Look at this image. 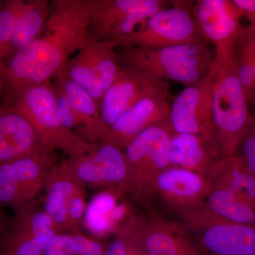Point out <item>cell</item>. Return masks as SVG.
<instances>
[{
  "label": "cell",
  "instance_id": "1",
  "mask_svg": "<svg viewBox=\"0 0 255 255\" xmlns=\"http://www.w3.org/2000/svg\"><path fill=\"white\" fill-rule=\"evenodd\" d=\"M98 0H53L41 34L24 49L0 60L1 90L50 81L86 39Z\"/></svg>",
  "mask_w": 255,
  "mask_h": 255
},
{
  "label": "cell",
  "instance_id": "2",
  "mask_svg": "<svg viewBox=\"0 0 255 255\" xmlns=\"http://www.w3.org/2000/svg\"><path fill=\"white\" fill-rule=\"evenodd\" d=\"M213 120L220 157L237 155L253 117L236 71L234 51L216 54L209 74Z\"/></svg>",
  "mask_w": 255,
  "mask_h": 255
},
{
  "label": "cell",
  "instance_id": "3",
  "mask_svg": "<svg viewBox=\"0 0 255 255\" xmlns=\"http://www.w3.org/2000/svg\"><path fill=\"white\" fill-rule=\"evenodd\" d=\"M1 105L25 117L33 126L43 145L63 151L70 157L88 153L99 143L85 140L75 132L67 130L60 124L57 113L55 89L50 81L22 85L3 91Z\"/></svg>",
  "mask_w": 255,
  "mask_h": 255
},
{
  "label": "cell",
  "instance_id": "4",
  "mask_svg": "<svg viewBox=\"0 0 255 255\" xmlns=\"http://www.w3.org/2000/svg\"><path fill=\"white\" fill-rule=\"evenodd\" d=\"M117 53L123 68L135 69L162 81L186 87L209 75L216 55L206 40L157 48L119 46Z\"/></svg>",
  "mask_w": 255,
  "mask_h": 255
},
{
  "label": "cell",
  "instance_id": "5",
  "mask_svg": "<svg viewBox=\"0 0 255 255\" xmlns=\"http://www.w3.org/2000/svg\"><path fill=\"white\" fill-rule=\"evenodd\" d=\"M170 123L159 124L139 134L124 149L128 167V187L137 200L155 195L156 180L171 167L169 152L173 133Z\"/></svg>",
  "mask_w": 255,
  "mask_h": 255
},
{
  "label": "cell",
  "instance_id": "6",
  "mask_svg": "<svg viewBox=\"0 0 255 255\" xmlns=\"http://www.w3.org/2000/svg\"><path fill=\"white\" fill-rule=\"evenodd\" d=\"M181 217L208 255H255V226L223 219L205 202Z\"/></svg>",
  "mask_w": 255,
  "mask_h": 255
},
{
  "label": "cell",
  "instance_id": "7",
  "mask_svg": "<svg viewBox=\"0 0 255 255\" xmlns=\"http://www.w3.org/2000/svg\"><path fill=\"white\" fill-rule=\"evenodd\" d=\"M171 2L172 7L159 10L147 18L131 35L121 41L119 46L157 48L206 40L199 31L193 16L195 1Z\"/></svg>",
  "mask_w": 255,
  "mask_h": 255
},
{
  "label": "cell",
  "instance_id": "8",
  "mask_svg": "<svg viewBox=\"0 0 255 255\" xmlns=\"http://www.w3.org/2000/svg\"><path fill=\"white\" fill-rule=\"evenodd\" d=\"M165 0H98L90 18L87 36L119 44L159 10Z\"/></svg>",
  "mask_w": 255,
  "mask_h": 255
},
{
  "label": "cell",
  "instance_id": "9",
  "mask_svg": "<svg viewBox=\"0 0 255 255\" xmlns=\"http://www.w3.org/2000/svg\"><path fill=\"white\" fill-rule=\"evenodd\" d=\"M69 169L80 182L92 187H105L120 195L128 187V167L124 149L100 142L84 155L66 159Z\"/></svg>",
  "mask_w": 255,
  "mask_h": 255
},
{
  "label": "cell",
  "instance_id": "10",
  "mask_svg": "<svg viewBox=\"0 0 255 255\" xmlns=\"http://www.w3.org/2000/svg\"><path fill=\"white\" fill-rule=\"evenodd\" d=\"M169 123L174 132L198 135L219 150L209 75L178 94L170 107Z\"/></svg>",
  "mask_w": 255,
  "mask_h": 255
},
{
  "label": "cell",
  "instance_id": "11",
  "mask_svg": "<svg viewBox=\"0 0 255 255\" xmlns=\"http://www.w3.org/2000/svg\"><path fill=\"white\" fill-rule=\"evenodd\" d=\"M192 13L201 35L216 46V54L234 51L244 26L233 0H199Z\"/></svg>",
  "mask_w": 255,
  "mask_h": 255
},
{
  "label": "cell",
  "instance_id": "12",
  "mask_svg": "<svg viewBox=\"0 0 255 255\" xmlns=\"http://www.w3.org/2000/svg\"><path fill=\"white\" fill-rule=\"evenodd\" d=\"M168 82L135 70L123 68L105 92L100 105L104 122L109 127L137 102L157 92L169 91Z\"/></svg>",
  "mask_w": 255,
  "mask_h": 255
},
{
  "label": "cell",
  "instance_id": "13",
  "mask_svg": "<svg viewBox=\"0 0 255 255\" xmlns=\"http://www.w3.org/2000/svg\"><path fill=\"white\" fill-rule=\"evenodd\" d=\"M169 91L157 92L137 102L110 127L106 143L124 149L149 128L169 123Z\"/></svg>",
  "mask_w": 255,
  "mask_h": 255
},
{
  "label": "cell",
  "instance_id": "14",
  "mask_svg": "<svg viewBox=\"0 0 255 255\" xmlns=\"http://www.w3.org/2000/svg\"><path fill=\"white\" fill-rule=\"evenodd\" d=\"M209 191L205 177L176 167H169L159 174L155 187V195L180 216L204 204Z\"/></svg>",
  "mask_w": 255,
  "mask_h": 255
},
{
  "label": "cell",
  "instance_id": "15",
  "mask_svg": "<svg viewBox=\"0 0 255 255\" xmlns=\"http://www.w3.org/2000/svg\"><path fill=\"white\" fill-rule=\"evenodd\" d=\"M48 148L27 119L15 111L0 107V164L11 162Z\"/></svg>",
  "mask_w": 255,
  "mask_h": 255
},
{
  "label": "cell",
  "instance_id": "16",
  "mask_svg": "<svg viewBox=\"0 0 255 255\" xmlns=\"http://www.w3.org/2000/svg\"><path fill=\"white\" fill-rule=\"evenodd\" d=\"M206 178L209 187L231 191L255 209V174L248 168L239 155L216 159Z\"/></svg>",
  "mask_w": 255,
  "mask_h": 255
},
{
  "label": "cell",
  "instance_id": "17",
  "mask_svg": "<svg viewBox=\"0 0 255 255\" xmlns=\"http://www.w3.org/2000/svg\"><path fill=\"white\" fill-rule=\"evenodd\" d=\"M83 184L70 172L66 159L50 169L44 188V211L53 220L58 233L68 231V201Z\"/></svg>",
  "mask_w": 255,
  "mask_h": 255
},
{
  "label": "cell",
  "instance_id": "18",
  "mask_svg": "<svg viewBox=\"0 0 255 255\" xmlns=\"http://www.w3.org/2000/svg\"><path fill=\"white\" fill-rule=\"evenodd\" d=\"M219 157L217 147L200 136L174 132L172 134L169 152L171 167L187 169L206 177L211 164Z\"/></svg>",
  "mask_w": 255,
  "mask_h": 255
},
{
  "label": "cell",
  "instance_id": "19",
  "mask_svg": "<svg viewBox=\"0 0 255 255\" xmlns=\"http://www.w3.org/2000/svg\"><path fill=\"white\" fill-rule=\"evenodd\" d=\"M55 77L63 84L64 90L81 120L82 137L95 143L105 141L110 127L104 122L100 106L95 99L83 87L69 78L64 69Z\"/></svg>",
  "mask_w": 255,
  "mask_h": 255
},
{
  "label": "cell",
  "instance_id": "20",
  "mask_svg": "<svg viewBox=\"0 0 255 255\" xmlns=\"http://www.w3.org/2000/svg\"><path fill=\"white\" fill-rule=\"evenodd\" d=\"M55 150L46 148L10 162L25 204L44 189L50 169L58 163Z\"/></svg>",
  "mask_w": 255,
  "mask_h": 255
},
{
  "label": "cell",
  "instance_id": "21",
  "mask_svg": "<svg viewBox=\"0 0 255 255\" xmlns=\"http://www.w3.org/2000/svg\"><path fill=\"white\" fill-rule=\"evenodd\" d=\"M118 46L116 42L99 41L87 36L76 53L96 74L105 92L122 68L117 53Z\"/></svg>",
  "mask_w": 255,
  "mask_h": 255
},
{
  "label": "cell",
  "instance_id": "22",
  "mask_svg": "<svg viewBox=\"0 0 255 255\" xmlns=\"http://www.w3.org/2000/svg\"><path fill=\"white\" fill-rule=\"evenodd\" d=\"M184 225L174 221L157 230L150 238L144 255H208Z\"/></svg>",
  "mask_w": 255,
  "mask_h": 255
},
{
  "label": "cell",
  "instance_id": "23",
  "mask_svg": "<svg viewBox=\"0 0 255 255\" xmlns=\"http://www.w3.org/2000/svg\"><path fill=\"white\" fill-rule=\"evenodd\" d=\"M51 1L48 0H28L18 19L10 42L7 56L21 51L41 34L50 12ZM4 59V60H5Z\"/></svg>",
  "mask_w": 255,
  "mask_h": 255
},
{
  "label": "cell",
  "instance_id": "24",
  "mask_svg": "<svg viewBox=\"0 0 255 255\" xmlns=\"http://www.w3.org/2000/svg\"><path fill=\"white\" fill-rule=\"evenodd\" d=\"M58 233L41 232L29 223L15 221L5 242L3 255H43L48 243Z\"/></svg>",
  "mask_w": 255,
  "mask_h": 255
},
{
  "label": "cell",
  "instance_id": "25",
  "mask_svg": "<svg viewBox=\"0 0 255 255\" xmlns=\"http://www.w3.org/2000/svg\"><path fill=\"white\" fill-rule=\"evenodd\" d=\"M118 195L114 191H102L87 206L83 224L92 236L105 237L118 231L112 219V211L117 205Z\"/></svg>",
  "mask_w": 255,
  "mask_h": 255
},
{
  "label": "cell",
  "instance_id": "26",
  "mask_svg": "<svg viewBox=\"0 0 255 255\" xmlns=\"http://www.w3.org/2000/svg\"><path fill=\"white\" fill-rule=\"evenodd\" d=\"M205 204L211 211L223 219L255 226V209L226 189L209 187Z\"/></svg>",
  "mask_w": 255,
  "mask_h": 255
},
{
  "label": "cell",
  "instance_id": "27",
  "mask_svg": "<svg viewBox=\"0 0 255 255\" xmlns=\"http://www.w3.org/2000/svg\"><path fill=\"white\" fill-rule=\"evenodd\" d=\"M105 248L80 233H58L51 238L43 255H104Z\"/></svg>",
  "mask_w": 255,
  "mask_h": 255
},
{
  "label": "cell",
  "instance_id": "28",
  "mask_svg": "<svg viewBox=\"0 0 255 255\" xmlns=\"http://www.w3.org/2000/svg\"><path fill=\"white\" fill-rule=\"evenodd\" d=\"M238 79L250 105L255 107V58L243 35L238 38L234 49Z\"/></svg>",
  "mask_w": 255,
  "mask_h": 255
},
{
  "label": "cell",
  "instance_id": "29",
  "mask_svg": "<svg viewBox=\"0 0 255 255\" xmlns=\"http://www.w3.org/2000/svg\"><path fill=\"white\" fill-rule=\"evenodd\" d=\"M26 4V0L0 1V60L7 56L10 42Z\"/></svg>",
  "mask_w": 255,
  "mask_h": 255
},
{
  "label": "cell",
  "instance_id": "30",
  "mask_svg": "<svg viewBox=\"0 0 255 255\" xmlns=\"http://www.w3.org/2000/svg\"><path fill=\"white\" fill-rule=\"evenodd\" d=\"M64 70L69 78L83 87L95 99L100 108L105 91L96 74L77 53L68 60Z\"/></svg>",
  "mask_w": 255,
  "mask_h": 255
},
{
  "label": "cell",
  "instance_id": "31",
  "mask_svg": "<svg viewBox=\"0 0 255 255\" xmlns=\"http://www.w3.org/2000/svg\"><path fill=\"white\" fill-rule=\"evenodd\" d=\"M53 79H55L53 86H54L55 97H56L57 113H58L60 124L70 131L77 133L75 130H78L79 132H81L82 137L83 127H82L81 120L71 101L69 99L68 96L64 90L63 84L60 82L59 78L55 77Z\"/></svg>",
  "mask_w": 255,
  "mask_h": 255
},
{
  "label": "cell",
  "instance_id": "32",
  "mask_svg": "<svg viewBox=\"0 0 255 255\" xmlns=\"http://www.w3.org/2000/svg\"><path fill=\"white\" fill-rule=\"evenodd\" d=\"M0 202L18 211L26 205L23 202L10 162L0 165Z\"/></svg>",
  "mask_w": 255,
  "mask_h": 255
},
{
  "label": "cell",
  "instance_id": "33",
  "mask_svg": "<svg viewBox=\"0 0 255 255\" xmlns=\"http://www.w3.org/2000/svg\"><path fill=\"white\" fill-rule=\"evenodd\" d=\"M86 188L85 184L79 188L70 198L68 204V231L71 234L80 233L86 211Z\"/></svg>",
  "mask_w": 255,
  "mask_h": 255
},
{
  "label": "cell",
  "instance_id": "34",
  "mask_svg": "<svg viewBox=\"0 0 255 255\" xmlns=\"http://www.w3.org/2000/svg\"><path fill=\"white\" fill-rule=\"evenodd\" d=\"M248 168L255 174V117L242 138L238 154Z\"/></svg>",
  "mask_w": 255,
  "mask_h": 255
},
{
  "label": "cell",
  "instance_id": "35",
  "mask_svg": "<svg viewBox=\"0 0 255 255\" xmlns=\"http://www.w3.org/2000/svg\"><path fill=\"white\" fill-rule=\"evenodd\" d=\"M104 255H128V241L122 230H119L117 237L105 248Z\"/></svg>",
  "mask_w": 255,
  "mask_h": 255
},
{
  "label": "cell",
  "instance_id": "36",
  "mask_svg": "<svg viewBox=\"0 0 255 255\" xmlns=\"http://www.w3.org/2000/svg\"><path fill=\"white\" fill-rule=\"evenodd\" d=\"M242 16H246L255 25V0H233Z\"/></svg>",
  "mask_w": 255,
  "mask_h": 255
},
{
  "label": "cell",
  "instance_id": "37",
  "mask_svg": "<svg viewBox=\"0 0 255 255\" xmlns=\"http://www.w3.org/2000/svg\"><path fill=\"white\" fill-rule=\"evenodd\" d=\"M121 230L125 233L128 241V255H144L142 246H140L136 238L123 226L121 228Z\"/></svg>",
  "mask_w": 255,
  "mask_h": 255
},
{
  "label": "cell",
  "instance_id": "38",
  "mask_svg": "<svg viewBox=\"0 0 255 255\" xmlns=\"http://www.w3.org/2000/svg\"><path fill=\"white\" fill-rule=\"evenodd\" d=\"M242 34L243 35L246 41L248 42V45L251 47L255 58V25L251 24L249 26H244L243 31H242Z\"/></svg>",
  "mask_w": 255,
  "mask_h": 255
},
{
  "label": "cell",
  "instance_id": "39",
  "mask_svg": "<svg viewBox=\"0 0 255 255\" xmlns=\"http://www.w3.org/2000/svg\"></svg>",
  "mask_w": 255,
  "mask_h": 255
}]
</instances>
